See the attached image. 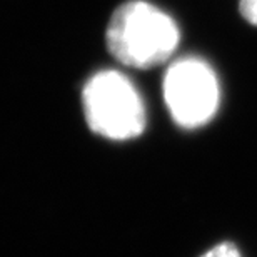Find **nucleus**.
Returning a JSON list of instances; mask_svg holds the SVG:
<instances>
[{"label":"nucleus","instance_id":"nucleus-5","mask_svg":"<svg viewBox=\"0 0 257 257\" xmlns=\"http://www.w3.org/2000/svg\"><path fill=\"white\" fill-rule=\"evenodd\" d=\"M239 12L245 22L257 27V0H239Z\"/></svg>","mask_w":257,"mask_h":257},{"label":"nucleus","instance_id":"nucleus-3","mask_svg":"<svg viewBox=\"0 0 257 257\" xmlns=\"http://www.w3.org/2000/svg\"><path fill=\"white\" fill-rule=\"evenodd\" d=\"M164 99L177 125L184 128L202 127L217 112V77L204 60L197 57L181 59L166 72Z\"/></svg>","mask_w":257,"mask_h":257},{"label":"nucleus","instance_id":"nucleus-4","mask_svg":"<svg viewBox=\"0 0 257 257\" xmlns=\"http://www.w3.org/2000/svg\"><path fill=\"white\" fill-rule=\"evenodd\" d=\"M200 257H242L232 242H220Z\"/></svg>","mask_w":257,"mask_h":257},{"label":"nucleus","instance_id":"nucleus-2","mask_svg":"<svg viewBox=\"0 0 257 257\" xmlns=\"http://www.w3.org/2000/svg\"><path fill=\"white\" fill-rule=\"evenodd\" d=\"M87 125L110 141H128L146 128V107L134 84L115 70L92 75L82 90Z\"/></svg>","mask_w":257,"mask_h":257},{"label":"nucleus","instance_id":"nucleus-1","mask_svg":"<svg viewBox=\"0 0 257 257\" xmlns=\"http://www.w3.org/2000/svg\"><path fill=\"white\" fill-rule=\"evenodd\" d=\"M105 40L112 57L120 64L152 69L171 59L179 45V29L152 4L128 0L112 14Z\"/></svg>","mask_w":257,"mask_h":257}]
</instances>
